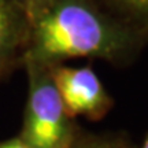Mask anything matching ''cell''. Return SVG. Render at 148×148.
<instances>
[{
    "label": "cell",
    "mask_w": 148,
    "mask_h": 148,
    "mask_svg": "<svg viewBox=\"0 0 148 148\" xmlns=\"http://www.w3.org/2000/svg\"><path fill=\"white\" fill-rule=\"evenodd\" d=\"M148 37L104 11L93 0H55L30 21L23 63L52 69L73 58L127 63Z\"/></svg>",
    "instance_id": "6da1fadb"
},
{
    "label": "cell",
    "mask_w": 148,
    "mask_h": 148,
    "mask_svg": "<svg viewBox=\"0 0 148 148\" xmlns=\"http://www.w3.org/2000/svg\"><path fill=\"white\" fill-rule=\"evenodd\" d=\"M27 100L19 137L33 148H67L81 127L66 112L51 69L23 63Z\"/></svg>",
    "instance_id": "7a4b0ae2"
},
{
    "label": "cell",
    "mask_w": 148,
    "mask_h": 148,
    "mask_svg": "<svg viewBox=\"0 0 148 148\" xmlns=\"http://www.w3.org/2000/svg\"><path fill=\"white\" fill-rule=\"evenodd\" d=\"M51 74L70 118L100 121L114 106L112 97L90 66L59 64L51 69Z\"/></svg>",
    "instance_id": "3957f363"
},
{
    "label": "cell",
    "mask_w": 148,
    "mask_h": 148,
    "mask_svg": "<svg viewBox=\"0 0 148 148\" xmlns=\"http://www.w3.org/2000/svg\"><path fill=\"white\" fill-rule=\"evenodd\" d=\"M30 21L18 0H0V81L22 66Z\"/></svg>",
    "instance_id": "277c9868"
},
{
    "label": "cell",
    "mask_w": 148,
    "mask_h": 148,
    "mask_svg": "<svg viewBox=\"0 0 148 148\" xmlns=\"http://www.w3.org/2000/svg\"><path fill=\"white\" fill-rule=\"evenodd\" d=\"M110 14L148 37V0H104Z\"/></svg>",
    "instance_id": "5b68a950"
},
{
    "label": "cell",
    "mask_w": 148,
    "mask_h": 148,
    "mask_svg": "<svg viewBox=\"0 0 148 148\" xmlns=\"http://www.w3.org/2000/svg\"><path fill=\"white\" fill-rule=\"evenodd\" d=\"M67 148H134L130 140L122 133L81 132Z\"/></svg>",
    "instance_id": "8992f818"
},
{
    "label": "cell",
    "mask_w": 148,
    "mask_h": 148,
    "mask_svg": "<svg viewBox=\"0 0 148 148\" xmlns=\"http://www.w3.org/2000/svg\"><path fill=\"white\" fill-rule=\"evenodd\" d=\"M21 3L22 8L25 10L29 21H32L34 16H37L41 11L52 4L55 0H18Z\"/></svg>",
    "instance_id": "52a82bcc"
},
{
    "label": "cell",
    "mask_w": 148,
    "mask_h": 148,
    "mask_svg": "<svg viewBox=\"0 0 148 148\" xmlns=\"http://www.w3.org/2000/svg\"><path fill=\"white\" fill-rule=\"evenodd\" d=\"M0 148H33L27 143H25L19 136L11 137L5 141H0Z\"/></svg>",
    "instance_id": "ba28073f"
},
{
    "label": "cell",
    "mask_w": 148,
    "mask_h": 148,
    "mask_svg": "<svg viewBox=\"0 0 148 148\" xmlns=\"http://www.w3.org/2000/svg\"><path fill=\"white\" fill-rule=\"evenodd\" d=\"M141 148H148V136L145 137V140H144V144H143V147Z\"/></svg>",
    "instance_id": "9c48e42d"
}]
</instances>
